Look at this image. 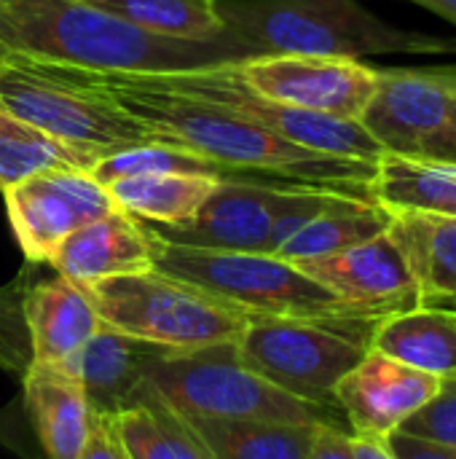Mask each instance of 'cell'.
Masks as SVG:
<instances>
[{"label":"cell","instance_id":"cell-1","mask_svg":"<svg viewBox=\"0 0 456 459\" xmlns=\"http://www.w3.org/2000/svg\"><path fill=\"white\" fill-rule=\"evenodd\" d=\"M86 73L129 116H134L156 143L185 148L204 159L261 175L266 183L280 188H317L360 202H376V164L371 161L328 156L288 143L245 116L161 89L145 75Z\"/></svg>","mask_w":456,"mask_h":459},{"label":"cell","instance_id":"cell-2","mask_svg":"<svg viewBox=\"0 0 456 459\" xmlns=\"http://www.w3.org/2000/svg\"><path fill=\"white\" fill-rule=\"evenodd\" d=\"M0 51L126 75L194 73L261 56L237 35L215 40L169 38L83 0H0Z\"/></svg>","mask_w":456,"mask_h":459},{"label":"cell","instance_id":"cell-3","mask_svg":"<svg viewBox=\"0 0 456 459\" xmlns=\"http://www.w3.org/2000/svg\"><path fill=\"white\" fill-rule=\"evenodd\" d=\"M215 8L261 56L456 54V38L395 27L357 0H215Z\"/></svg>","mask_w":456,"mask_h":459},{"label":"cell","instance_id":"cell-4","mask_svg":"<svg viewBox=\"0 0 456 459\" xmlns=\"http://www.w3.org/2000/svg\"><path fill=\"white\" fill-rule=\"evenodd\" d=\"M0 105L56 143L102 159L156 143L86 70L0 51Z\"/></svg>","mask_w":456,"mask_h":459},{"label":"cell","instance_id":"cell-5","mask_svg":"<svg viewBox=\"0 0 456 459\" xmlns=\"http://www.w3.org/2000/svg\"><path fill=\"white\" fill-rule=\"evenodd\" d=\"M145 385L185 420H263L352 433L339 406L312 403L280 390L247 368L234 344L167 352L148 368Z\"/></svg>","mask_w":456,"mask_h":459},{"label":"cell","instance_id":"cell-6","mask_svg":"<svg viewBox=\"0 0 456 459\" xmlns=\"http://www.w3.org/2000/svg\"><path fill=\"white\" fill-rule=\"evenodd\" d=\"M153 269L196 285L253 317H366L296 264L269 253L204 250L167 242L151 231Z\"/></svg>","mask_w":456,"mask_h":459},{"label":"cell","instance_id":"cell-7","mask_svg":"<svg viewBox=\"0 0 456 459\" xmlns=\"http://www.w3.org/2000/svg\"><path fill=\"white\" fill-rule=\"evenodd\" d=\"M99 320L172 352L237 344L253 315L156 269L81 285Z\"/></svg>","mask_w":456,"mask_h":459},{"label":"cell","instance_id":"cell-8","mask_svg":"<svg viewBox=\"0 0 456 459\" xmlns=\"http://www.w3.org/2000/svg\"><path fill=\"white\" fill-rule=\"evenodd\" d=\"M382 320L366 317H253L237 358L280 390L336 406L339 382L368 355Z\"/></svg>","mask_w":456,"mask_h":459},{"label":"cell","instance_id":"cell-9","mask_svg":"<svg viewBox=\"0 0 456 459\" xmlns=\"http://www.w3.org/2000/svg\"><path fill=\"white\" fill-rule=\"evenodd\" d=\"M151 83L212 102L237 116L255 121L258 126L274 132L277 137L344 159H360L376 164L384 156V148L368 134V129L357 118H336L314 110L290 108L253 91L237 73V65L194 70V73H167V75H145Z\"/></svg>","mask_w":456,"mask_h":459},{"label":"cell","instance_id":"cell-10","mask_svg":"<svg viewBox=\"0 0 456 459\" xmlns=\"http://www.w3.org/2000/svg\"><path fill=\"white\" fill-rule=\"evenodd\" d=\"M8 223L30 264H48L75 229L116 210L108 188L86 169H54L3 191Z\"/></svg>","mask_w":456,"mask_h":459},{"label":"cell","instance_id":"cell-11","mask_svg":"<svg viewBox=\"0 0 456 459\" xmlns=\"http://www.w3.org/2000/svg\"><path fill=\"white\" fill-rule=\"evenodd\" d=\"M456 108L454 67H387L376 70V89L360 124L384 153L417 159L425 140L441 132Z\"/></svg>","mask_w":456,"mask_h":459},{"label":"cell","instance_id":"cell-12","mask_svg":"<svg viewBox=\"0 0 456 459\" xmlns=\"http://www.w3.org/2000/svg\"><path fill=\"white\" fill-rule=\"evenodd\" d=\"M237 73L266 100L336 118H360L376 89V70L347 56H253Z\"/></svg>","mask_w":456,"mask_h":459},{"label":"cell","instance_id":"cell-13","mask_svg":"<svg viewBox=\"0 0 456 459\" xmlns=\"http://www.w3.org/2000/svg\"><path fill=\"white\" fill-rule=\"evenodd\" d=\"M296 266L374 320H387L425 304L411 264L390 229L363 245Z\"/></svg>","mask_w":456,"mask_h":459},{"label":"cell","instance_id":"cell-14","mask_svg":"<svg viewBox=\"0 0 456 459\" xmlns=\"http://www.w3.org/2000/svg\"><path fill=\"white\" fill-rule=\"evenodd\" d=\"M293 188L261 183H218L202 210L180 226H153L167 242L204 250L269 253V237Z\"/></svg>","mask_w":456,"mask_h":459},{"label":"cell","instance_id":"cell-15","mask_svg":"<svg viewBox=\"0 0 456 459\" xmlns=\"http://www.w3.org/2000/svg\"><path fill=\"white\" fill-rule=\"evenodd\" d=\"M438 387V377L368 350V355L339 382L333 398L347 417L352 436L382 441L422 409Z\"/></svg>","mask_w":456,"mask_h":459},{"label":"cell","instance_id":"cell-16","mask_svg":"<svg viewBox=\"0 0 456 459\" xmlns=\"http://www.w3.org/2000/svg\"><path fill=\"white\" fill-rule=\"evenodd\" d=\"M48 266L78 285L153 269V239L142 221L113 210L67 234Z\"/></svg>","mask_w":456,"mask_h":459},{"label":"cell","instance_id":"cell-17","mask_svg":"<svg viewBox=\"0 0 456 459\" xmlns=\"http://www.w3.org/2000/svg\"><path fill=\"white\" fill-rule=\"evenodd\" d=\"M167 352L172 350L134 339L102 323L86 347L59 368L78 377L97 417H110L137 398L148 368Z\"/></svg>","mask_w":456,"mask_h":459},{"label":"cell","instance_id":"cell-18","mask_svg":"<svg viewBox=\"0 0 456 459\" xmlns=\"http://www.w3.org/2000/svg\"><path fill=\"white\" fill-rule=\"evenodd\" d=\"M22 315L32 363L43 366H67L102 325L86 290L67 277L30 282Z\"/></svg>","mask_w":456,"mask_h":459},{"label":"cell","instance_id":"cell-19","mask_svg":"<svg viewBox=\"0 0 456 459\" xmlns=\"http://www.w3.org/2000/svg\"><path fill=\"white\" fill-rule=\"evenodd\" d=\"M24 409L46 459H78L97 414L75 374L32 363L22 377Z\"/></svg>","mask_w":456,"mask_h":459},{"label":"cell","instance_id":"cell-20","mask_svg":"<svg viewBox=\"0 0 456 459\" xmlns=\"http://www.w3.org/2000/svg\"><path fill=\"white\" fill-rule=\"evenodd\" d=\"M371 350L438 379H456V309L422 304L382 320Z\"/></svg>","mask_w":456,"mask_h":459},{"label":"cell","instance_id":"cell-21","mask_svg":"<svg viewBox=\"0 0 456 459\" xmlns=\"http://www.w3.org/2000/svg\"><path fill=\"white\" fill-rule=\"evenodd\" d=\"M105 420L129 459H210L194 425L148 385L126 409Z\"/></svg>","mask_w":456,"mask_h":459},{"label":"cell","instance_id":"cell-22","mask_svg":"<svg viewBox=\"0 0 456 459\" xmlns=\"http://www.w3.org/2000/svg\"><path fill=\"white\" fill-rule=\"evenodd\" d=\"M390 234L406 253L425 304L456 299V218L395 210Z\"/></svg>","mask_w":456,"mask_h":459},{"label":"cell","instance_id":"cell-23","mask_svg":"<svg viewBox=\"0 0 456 459\" xmlns=\"http://www.w3.org/2000/svg\"><path fill=\"white\" fill-rule=\"evenodd\" d=\"M374 199L395 210L456 218V164L384 153L376 161Z\"/></svg>","mask_w":456,"mask_h":459},{"label":"cell","instance_id":"cell-24","mask_svg":"<svg viewBox=\"0 0 456 459\" xmlns=\"http://www.w3.org/2000/svg\"><path fill=\"white\" fill-rule=\"evenodd\" d=\"M210 459H306L320 425L263 420H188Z\"/></svg>","mask_w":456,"mask_h":459},{"label":"cell","instance_id":"cell-25","mask_svg":"<svg viewBox=\"0 0 456 459\" xmlns=\"http://www.w3.org/2000/svg\"><path fill=\"white\" fill-rule=\"evenodd\" d=\"M218 180L202 175H137L108 183L116 210L153 226H180L191 221Z\"/></svg>","mask_w":456,"mask_h":459},{"label":"cell","instance_id":"cell-26","mask_svg":"<svg viewBox=\"0 0 456 459\" xmlns=\"http://www.w3.org/2000/svg\"><path fill=\"white\" fill-rule=\"evenodd\" d=\"M390 223L392 212L379 202L344 199L298 229L274 255L290 264L325 258L384 234Z\"/></svg>","mask_w":456,"mask_h":459},{"label":"cell","instance_id":"cell-27","mask_svg":"<svg viewBox=\"0 0 456 459\" xmlns=\"http://www.w3.org/2000/svg\"><path fill=\"white\" fill-rule=\"evenodd\" d=\"M97 159L73 151L0 105V191L54 169H91Z\"/></svg>","mask_w":456,"mask_h":459},{"label":"cell","instance_id":"cell-28","mask_svg":"<svg viewBox=\"0 0 456 459\" xmlns=\"http://www.w3.org/2000/svg\"><path fill=\"white\" fill-rule=\"evenodd\" d=\"M99 11H108L124 22H132L148 32L191 40H215L234 35L215 0H83Z\"/></svg>","mask_w":456,"mask_h":459},{"label":"cell","instance_id":"cell-29","mask_svg":"<svg viewBox=\"0 0 456 459\" xmlns=\"http://www.w3.org/2000/svg\"><path fill=\"white\" fill-rule=\"evenodd\" d=\"M27 288L30 282L24 274H19L11 285L0 288V368L19 379L32 366L30 339L22 315V299Z\"/></svg>","mask_w":456,"mask_h":459},{"label":"cell","instance_id":"cell-30","mask_svg":"<svg viewBox=\"0 0 456 459\" xmlns=\"http://www.w3.org/2000/svg\"><path fill=\"white\" fill-rule=\"evenodd\" d=\"M398 430L456 446V379H441L438 393L417 409Z\"/></svg>","mask_w":456,"mask_h":459},{"label":"cell","instance_id":"cell-31","mask_svg":"<svg viewBox=\"0 0 456 459\" xmlns=\"http://www.w3.org/2000/svg\"><path fill=\"white\" fill-rule=\"evenodd\" d=\"M382 444L392 459H456V446L409 436L403 430H392L382 438Z\"/></svg>","mask_w":456,"mask_h":459},{"label":"cell","instance_id":"cell-32","mask_svg":"<svg viewBox=\"0 0 456 459\" xmlns=\"http://www.w3.org/2000/svg\"><path fill=\"white\" fill-rule=\"evenodd\" d=\"M306 459H355V444H352V433L339 430V428H328L320 425L314 444L309 449Z\"/></svg>","mask_w":456,"mask_h":459},{"label":"cell","instance_id":"cell-33","mask_svg":"<svg viewBox=\"0 0 456 459\" xmlns=\"http://www.w3.org/2000/svg\"><path fill=\"white\" fill-rule=\"evenodd\" d=\"M78 459H129V457H126V452L121 449V444L116 441V436H113V430H110L108 420H105V417H97V422H94V428H91V433H89V441H86V446H83V452H81V457Z\"/></svg>","mask_w":456,"mask_h":459},{"label":"cell","instance_id":"cell-34","mask_svg":"<svg viewBox=\"0 0 456 459\" xmlns=\"http://www.w3.org/2000/svg\"><path fill=\"white\" fill-rule=\"evenodd\" d=\"M417 159H433V161L456 164V108L452 118H449V124L441 132H435L430 140H425Z\"/></svg>","mask_w":456,"mask_h":459},{"label":"cell","instance_id":"cell-35","mask_svg":"<svg viewBox=\"0 0 456 459\" xmlns=\"http://www.w3.org/2000/svg\"><path fill=\"white\" fill-rule=\"evenodd\" d=\"M352 444H355V459H392L382 441L352 436Z\"/></svg>","mask_w":456,"mask_h":459},{"label":"cell","instance_id":"cell-36","mask_svg":"<svg viewBox=\"0 0 456 459\" xmlns=\"http://www.w3.org/2000/svg\"><path fill=\"white\" fill-rule=\"evenodd\" d=\"M411 3H417V5H422V8H427V11L443 16L446 22L456 24V0H411Z\"/></svg>","mask_w":456,"mask_h":459},{"label":"cell","instance_id":"cell-37","mask_svg":"<svg viewBox=\"0 0 456 459\" xmlns=\"http://www.w3.org/2000/svg\"><path fill=\"white\" fill-rule=\"evenodd\" d=\"M438 307H454V309H456V299H452V301H446V304H438Z\"/></svg>","mask_w":456,"mask_h":459}]
</instances>
